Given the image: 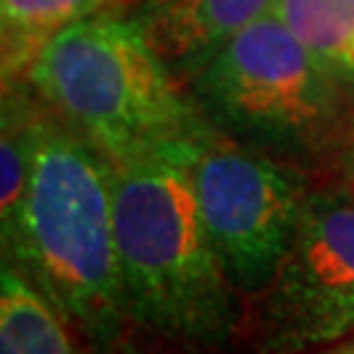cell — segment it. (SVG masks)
Returning a JSON list of instances; mask_svg holds the SVG:
<instances>
[{
	"label": "cell",
	"instance_id": "6da1fadb",
	"mask_svg": "<svg viewBox=\"0 0 354 354\" xmlns=\"http://www.w3.org/2000/svg\"><path fill=\"white\" fill-rule=\"evenodd\" d=\"M11 260L64 310L95 354H118L129 315L113 223L111 160L42 102L24 197L3 228Z\"/></svg>",
	"mask_w": 354,
	"mask_h": 354
},
{
	"label": "cell",
	"instance_id": "7a4b0ae2",
	"mask_svg": "<svg viewBox=\"0 0 354 354\" xmlns=\"http://www.w3.org/2000/svg\"><path fill=\"white\" fill-rule=\"evenodd\" d=\"M194 147L111 163L115 247L137 326L194 349H221L239 330L241 307L200 213Z\"/></svg>",
	"mask_w": 354,
	"mask_h": 354
},
{
	"label": "cell",
	"instance_id": "3957f363",
	"mask_svg": "<svg viewBox=\"0 0 354 354\" xmlns=\"http://www.w3.org/2000/svg\"><path fill=\"white\" fill-rule=\"evenodd\" d=\"M29 84L111 163L189 147L213 129L178 92L140 21L108 11L55 35L32 66Z\"/></svg>",
	"mask_w": 354,
	"mask_h": 354
},
{
	"label": "cell",
	"instance_id": "277c9868",
	"mask_svg": "<svg viewBox=\"0 0 354 354\" xmlns=\"http://www.w3.org/2000/svg\"><path fill=\"white\" fill-rule=\"evenodd\" d=\"M192 79L207 124L268 155H315L336 137L342 84L273 8L228 37Z\"/></svg>",
	"mask_w": 354,
	"mask_h": 354
},
{
	"label": "cell",
	"instance_id": "5b68a950",
	"mask_svg": "<svg viewBox=\"0 0 354 354\" xmlns=\"http://www.w3.org/2000/svg\"><path fill=\"white\" fill-rule=\"evenodd\" d=\"M192 181L207 236L228 283L254 299L289 252L307 187L276 155L210 129L192 152Z\"/></svg>",
	"mask_w": 354,
	"mask_h": 354
},
{
	"label": "cell",
	"instance_id": "8992f818",
	"mask_svg": "<svg viewBox=\"0 0 354 354\" xmlns=\"http://www.w3.org/2000/svg\"><path fill=\"white\" fill-rule=\"evenodd\" d=\"M257 354H313L354 330V187L313 192L276 279L252 299Z\"/></svg>",
	"mask_w": 354,
	"mask_h": 354
},
{
	"label": "cell",
	"instance_id": "52a82bcc",
	"mask_svg": "<svg viewBox=\"0 0 354 354\" xmlns=\"http://www.w3.org/2000/svg\"><path fill=\"white\" fill-rule=\"evenodd\" d=\"M273 8V0H147L140 24L168 66L194 74L228 37Z\"/></svg>",
	"mask_w": 354,
	"mask_h": 354
},
{
	"label": "cell",
	"instance_id": "ba28073f",
	"mask_svg": "<svg viewBox=\"0 0 354 354\" xmlns=\"http://www.w3.org/2000/svg\"><path fill=\"white\" fill-rule=\"evenodd\" d=\"M64 310L11 260L0 268V354H87Z\"/></svg>",
	"mask_w": 354,
	"mask_h": 354
},
{
	"label": "cell",
	"instance_id": "9c48e42d",
	"mask_svg": "<svg viewBox=\"0 0 354 354\" xmlns=\"http://www.w3.org/2000/svg\"><path fill=\"white\" fill-rule=\"evenodd\" d=\"M118 0H0L3 13V82L19 84L55 35Z\"/></svg>",
	"mask_w": 354,
	"mask_h": 354
},
{
	"label": "cell",
	"instance_id": "30bf717a",
	"mask_svg": "<svg viewBox=\"0 0 354 354\" xmlns=\"http://www.w3.org/2000/svg\"><path fill=\"white\" fill-rule=\"evenodd\" d=\"M273 11L342 87H354V0H273Z\"/></svg>",
	"mask_w": 354,
	"mask_h": 354
},
{
	"label": "cell",
	"instance_id": "8fae6325",
	"mask_svg": "<svg viewBox=\"0 0 354 354\" xmlns=\"http://www.w3.org/2000/svg\"><path fill=\"white\" fill-rule=\"evenodd\" d=\"M313 354H354V330L349 336H344V339L328 344V346H323V349H317Z\"/></svg>",
	"mask_w": 354,
	"mask_h": 354
}]
</instances>
